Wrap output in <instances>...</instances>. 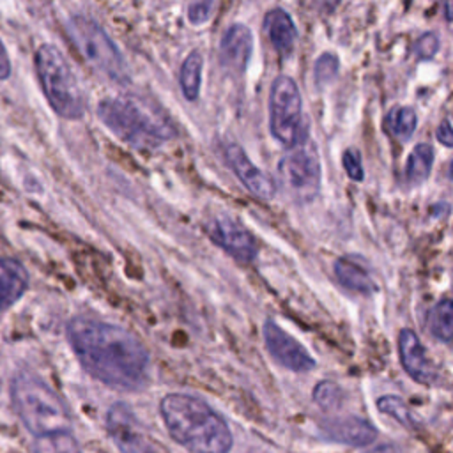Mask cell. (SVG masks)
Masks as SVG:
<instances>
[{
  "mask_svg": "<svg viewBox=\"0 0 453 453\" xmlns=\"http://www.w3.org/2000/svg\"><path fill=\"white\" fill-rule=\"evenodd\" d=\"M65 334L81 368L99 382L120 391H138L149 384V352L124 327L74 317Z\"/></svg>",
  "mask_w": 453,
  "mask_h": 453,
  "instance_id": "cell-1",
  "label": "cell"
},
{
  "mask_svg": "<svg viewBox=\"0 0 453 453\" xmlns=\"http://www.w3.org/2000/svg\"><path fill=\"white\" fill-rule=\"evenodd\" d=\"M159 412L170 437L189 453H230L232 432L203 400L186 393H168L161 398Z\"/></svg>",
  "mask_w": 453,
  "mask_h": 453,
  "instance_id": "cell-2",
  "label": "cell"
},
{
  "mask_svg": "<svg viewBox=\"0 0 453 453\" xmlns=\"http://www.w3.org/2000/svg\"><path fill=\"white\" fill-rule=\"evenodd\" d=\"M97 117L113 134L138 150L156 149L175 136V127L166 115L140 97L103 99L97 106Z\"/></svg>",
  "mask_w": 453,
  "mask_h": 453,
  "instance_id": "cell-3",
  "label": "cell"
},
{
  "mask_svg": "<svg viewBox=\"0 0 453 453\" xmlns=\"http://www.w3.org/2000/svg\"><path fill=\"white\" fill-rule=\"evenodd\" d=\"M11 402L23 426L35 437L71 428V416L62 398L34 373L19 372L12 379Z\"/></svg>",
  "mask_w": 453,
  "mask_h": 453,
  "instance_id": "cell-4",
  "label": "cell"
},
{
  "mask_svg": "<svg viewBox=\"0 0 453 453\" xmlns=\"http://www.w3.org/2000/svg\"><path fill=\"white\" fill-rule=\"evenodd\" d=\"M34 64L53 111L67 120L81 119L85 111L83 92L62 51L53 44H41L34 55Z\"/></svg>",
  "mask_w": 453,
  "mask_h": 453,
  "instance_id": "cell-5",
  "label": "cell"
},
{
  "mask_svg": "<svg viewBox=\"0 0 453 453\" xmlns=\"http://www.w3.org/2000/svg\"><path fill=\"white\" fill-rule=\"evenodd\" d=\"M67 35L92 67L115 81H127V65L122 53L94 19L80 14L73 16L67 23Z\"/></svg>",
  "mask_w": 453,
  "mask_h": 453,
  "instance_id": "cell-6",
  "label": "cell"
},
{
  "mask_svg": "<svg viewBox=\"0 0 453 453\" xmlns=\"http://www.w3.org/2000/svg\"><path fill=\"white\" fill-rule=\"evenodd\" d=\"M301 92L290 76H278L269 94V129L271 134L287 149L308 136L303 124Z\"/></svg>",
  "mask_w": 453,
  "mask_h": 453,
  "instance_id": "cell-7",
  "label": "cell"
},
{
  "mask_svg": "<svg viewBox=\"0 0 453 453\" xmlns=\"http://www.w3.org/2000/svg\"><path fill=\"white\" fill-rule=\"evenodd\" d=\"M280 179L297 200H310L320 186V159L315 145L306 136L288 149L278 165Z\"/></svg>",
  "mask_w": 453,
  "mask_h": 453,
  "instance_id": "cell-8",
  "label": "cell"
},
{
  "mask_svg": "<svg viewBox=\"0 0 453 453\" xmlns=\"http://www.w3.org/2000/svg\"><path fill=\"white\" fill-rule=\"evenodd\" d=\"M205 232L209 235V239L219 246L223 251H226L232 258H235L237 262H251L257 253V241L253 237V234L241 225L237 219L230 218V216H214L207 226Z\"/></svg>",
  "mask_w": 453,
  "mask_h": 453,
  "instance_id": "cell-9",
  "label": "cell"
},
{
  "mask_svg": "<svg viewBox=\"0 0 453 453\" xmlns=\"http://www.w3.org/2000/svg\"><path fill=\"white\" fill-rule=\"evenodd\" d=\"M106 428L120 453H156L134 412L126 403L117 402L108 409Z\"/></svg>",
  "mask_w": 453,
  "mask_h": 453,
  "instance_id": "cell-10",
  "label": "cell"
},
{
  "mask_svg": "<svg viewBox=\"0 0 453 453\" xmlns=\"http://www.w3.org/2000/svg\"><path fill=\"white\" fill-rule=\"evenodd\" d=\"M262 331L267 352L281 366L296 373H304L315 368V359L308 354V350L278 324H274L273 320H265Z\"/></svg>",
  "mask_w": 453,
  "mask_h": 453,
  "instance_id": "cell-11",
  "label": "cell"
},
{
  "mask_svg": "<svg viewBox=\"0 0 453 453\" xmlns=\"http://www.w3.org/2000/svg\"><path fill=\"white\" fill-rule=\"evenodd\" d=\"M225 161L242 186L260 200H271L276 195L274 180L265 175L258 166H255L246 156L244 149L237 143H228L225 147Z\"/></svg>",
  "mask_w": 453,
  "mask_h": 453,
  "instance_id": "cell-12",
  "label": "cell"
},
{
  "mask_svg": "<svg viewBox=\"0 0 453 453\" xmlns=\"http://www.w3.org/2000/svg\"><path fill=\"white\" fill-rule=\"evenodd\" d=\"M398 354L405 373L412 380L419 384H434L437 380L435 365L430 361L418 334L409 327L398 333Z\"/></svg>",
  "mask_w": 453,
  "mask_h": 453,
  "instance_id": "cell-13",
  "label": "cell"
},
{
  "mask_svg": "<svg viewBox=\"0 0 453 453\" xmlns=\"http://www.w3.org/2000/svg\"><path fill=\"white\" fill-rule=\"evenodd\" d=\"M253 51V35L246 25H232L219 42V62L234 73H242Z\"/></svg>",
  "mask_w": 453,
  "mask_h": 453,
  "instance_id": "cell-14",
  "label": "cell"
},
{
  "mask_svg": "<svg viewBox=\"0 0 453 453\" xmlns=\"http://www.w3.org/2000/svg\"><path fill=\"white\" fill-rule=\"evenodd\" d=\"M322 432L327 441L354 448L368 446L377 439V428L373 426V423L357 416H347L343 419L327 421L322 426Z\"/></svg>",
  "mask_w": 453,
  "mask_h": 453,
  "instance_id": "cell-15",
  "label": "cell"
},
{
  "mask_svg": "<svg viewBox=\"0 0 453 453\" xmlns=\"http://www.w3.org/2000/svg\"><path fill=\"white\" fill-rule=\"evenodd\" d=\"M28 281V271L18 258L0 257V319L25 296Z\"/></svg>",
  "mask_w": 453,
  "mask_h": 453,
  "instance_id": "cell-16",
  "label": "cell"
},
{
  "mask_svg": "<svg viewBox=\"0 0 453 453\" xmlns=\"http://www.w3.org/2000/svg\"><path fill=\"white\" fill-rule=\"evenodd\" d=\"M264 28L267 37L271 39V44L278 53L287 55L292 51L297 39V30L287 11L283 9L269 11L264 18Z\"/></svg>",
  "mask_w": 453,
  "mask_h": 453,
  "instance_id": "cell-17",
  "label": "cell"
},
{
  "mask_svg": "<svg viewBox=\"0 0 453 453\" xmlns=\"http://www.w3.org/2000/svg\"><path fill=\"white\" fill-rule=\"evenodd\" d=\"M334 276L349 290L359 294H370L375 290V283L368 274L366 267L359 264L354 257H340L334 262Z\"/></svg>",
  "mask_w": 453,
  "mask_h": 453,
  "instance_id": "cell-18",
  "label": "cell"
},
{
  "mask_svg": "<svg viewBox=\"0 0 453 453\" xmlns=\"http://www.w3.org/2000/svg\"><path fill=\"white\" fill-rule=\"evenodd\" d=\"M434 165V149L428 143H418L409 157H407V165H405V179L411 186H419L423 184L432 170Z\"/></svg>",
  "mask_w": 453,
  "mask_h": 453,
  "instance_id": "cell-19",
  "label": "cell"
},
{
  "mask_svg": "<svg viewBox=\"0 0 453 453\" xmlns=\"http://www.w3.org/2000/svg\"><path fill=\"white\" fill-rule=\"evenodd\" d=\"M202 67H203V57L198 51H191L182 65H180V90L188 101H196L200 94V81H202Z\"/></svg>",
  "mask_w": 453,
  "mask_h": 453,
  "instance_id": "cell-20",
  "label": "cell"
},
{
  "mask_svg": "<svg viewBox=\"0 0 453 453\" xmlns=\"http://www.w3.org/2000/svg\"><path fill=\"white\" fill-rule=\"evenodd\" d=\"M428 331L439 342L449 343L453 333V304L449 297L441 299L428 313Z\"/></svg>",
  "mask_w": 453,
  "mask_h": 453,
  "instance_id": "cell-21",
  "label": "cell"
},
{
  "mask_svg": "<svg viewBox=\"0 0 453 453\" xmlns=\"http://www.w3.org/2000/svg\"><path fill=\"white\" fill-rule=\"evenodd\" d=\"M32 449L34 453H81L78 441L69 430L37 435Z\"/></svg>",
  "mask_w": 453,
  "mask_h": 453,
  "instance_id": "cell-22",
  "label": "cell"
},
{
  "mask_svg": "<svg viewBox=\"0 0 453 453\" xmlns=\"http://www.w3.org/2000/svg\"><path fill=\"white\" fill-rule=\"evenodd\" d=\"M418 119L412 108L409 106H398L389 111L386 117V129L400 142H407L416 129Z\"/></svg>",
  "mask_w": 453,
  "mask_h": 453,
  "instance_id": "cell-23",
  "label": "cell"
},
{
  "mask_svg": "<svg viewBox=\"0 0 453 453\" xmlns=\"http://www.w3.org/2000/svg\"><path fill=\"white\" fill-rule=\"evenodd\" d=\"M377 407L380 412L391 416L393 419H396L402 426H405L409 430H414L419 426L418 416L409 409V405L400 396L384 395L377 400Z\"/></svg>",
  "mask_w": 453,
  "mask_h": 453,
  "instance_id": "cell-24",
  "label": "cell"
},
{
  "mask_svg": "<svg viewBox=\"0 0 453 453\" xmlns=\"http://www.w3.org/2000/svg\"><path fill=\"white\" fill-rule=\"evenodd\" d=\"M313 400L322 411H334L342 402V388L331 380H322L313 389Z\"/></svg>",
  "mask_w": 453,
  "mask_h": 453,
  "instance_id": "cell-25",
  "label": "cell"
},
{
  "mask_svg": "<svg viewBox=\"0 0 453 453\" xmlns=\"http://www.w3.org/2000/svg\"><path fill=\"white\" fill-rule=\"evenodd\" d=\"M338 57L334 53H322L315 62V81L317 85H327L338 76Z\"/></svg>",
  "mask_w": 453,
  "mask_h": 453,
  "instance_id": "cell-26",
  "label": "cell"
},
{
  "mask_svg": "<svg viewBox=\"0 0 453 453\" xmlns=\"http://www.w3.org/2000/svg\"><path fill=\"white\" fill-rule=\"evenodd\" d=\"M342 163H343V168L347 172V175L352 179V180H363L365 177V172H363V165H361V156L356 149H347L342 156Z\"/></svg>",
  "mask_w": 453,
  "mask_h": 453,
  "instance_id": "cell-27",
  "label": "cell"
},
{
  "mask_svg": "<svg viewBox=\"0 0 453 453\" xmlns=\"http://www.w3.org/2000/svg\"><path fill=\"white\" fill-rule=\"evenodd\" d=\"M212 4H214V0H198V2L191 4L188 9L189 21L193 25H203L205 21H209L211 12H212Z\"/></svg>",
  "mask_w": 453,
  "mask_h": 453,
  "instance_id": "cell-28",
  "label": "cell"
},
{
  "mask_svg": "<svg viewBox=\"0 0 453 453\" xmlns=\"http://www.w3.org/2000/svg\"><path fill=\"white\" fill-rule=\"evenodd\" d=\"M437 50H439V39L432 32L425 34L416 42V53L419 55V58H430V57H434L437 53Z\"/></svg>",
  "mask_w": 453,
  "mask_h": 453,
  "instance_id": "cell-29",
  "label": "cell"
},
{
  "mask_svg": "<svg viewBox=\"0 0 453 453\" xmlns=\"http://www.w3.org/2000/svg\"><path fill=\"white\" fill-rule=\"evenodd\" d=\"M437 140L444 145V147H451L453 145V133H451V124L449 119H444L439 127H437Z\"/></svg>",
  "mask_w": 453,
  "mask_h": 453,
  "instance_id": "cell-30",
  "label": "cell"
},
{
  "mask_svg": "<svg viewBox=\"0 0 453 453\" xmlns=\"http://www.w3.org/2000/svg\"><path fill=\"white\" fill-rule=\"evenodd\" d=\"M11 76V58L0 39V80H7Z\"/></svg>",
  "mask_w": 453,
  "mask_h": 453,
  "instance_id": "cell-31",
  "label": "cell"
},
{
  "mask_svg": "<svg viewBox=\"0 0 453 453\" xmlns=\"http://www.w3.org/2000/svg\"><path fill=\"white\" fill-rule=\"evenodd\" d=\"M368 453H398V451H396V448L393 444H380V446L370 449Z\"/></svg>",
  "mask_w": 453,
  "mask_h": 453,
  "instance_id": "cell-32",
  "label": "cell"
},
{
  "mask_svg": "<svg viewBox=\"0 0 453 453\" xmlns=\"http://www.w3.org/2000/svg\"><path fill=\"white\" fill-rule=\"evenodd\" d=\"M444 18L446 21H451V0H444Z\"/></svg>",
  "mask_w": 453,
  "mask_h": 453,
  "instance_id": "cell-33",
  "label": "cell"
}]
</instances>
